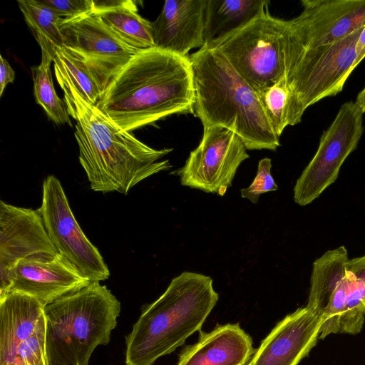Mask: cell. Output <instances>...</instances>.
<instances>
[{"label": "cell", "mask_w": 365, "mask_h": 365, "mask_svg": "<svg viewBox=\"0 0 365 365\" xmlns=\"http://www.w3.org/2000/svg\"><path fill=\"white\" fill-rule=\"evenodd\" d=\"M55 76L68 113L76 120L79 162L93 191L127 195L140 182L172 167L168 160L160 159L173 148L147 145L85 101L68 80Z\"/></svg>", "instance_id": "1"}, {"label": "cell", "mask_w": 365, "mask_h": 365, "mask_svg": "<svg viewBox=\"0 0 365 365\" xmlns=\"http://www.w3.org/2000/svg\"><path fill=\"white\" fill-rule=\"evenodd\" d=\"M189 56L156 47L138 51L110 83L96 106L130 132L178 113H194Z\"/></svg>", "instance_id": "2"}, {"label": "cell", "mask_w": 365, "mask_h": 365, "mask_svg": "<svg viewBox=\"0 0 365 365\" xmlns=\"http://www.w3.org/2000/svg\"><path fill=\"white\" fill-rule=\"evenodd\" d=\"M195 100L193 111L203 128L221 126L235 133L248 150H275L273 132L258 93L217 50L205 46L190 56Z\"/></svg>", "instance_id": "3"}, {"label": "cell", "mask_w": 365, "mask_h": 365, "mask_svg": "<svg viewBox=\"0 0 365 365\" xmlns=\"http://www.w3.org/2000/svg\"><path fill=\"white\" fill-rule=\"evenodd\" d=\"M211 277L183 272L147 304L125 336V365H152L200 329L219 299Z\"/></svg>", "instance_id": "4"}, {"label": "cell", "mask_w": 365, "mask_h": 365, "mask_svg": "<svg viewBox=\"0 0 365 365\" xmlns=\"http://www.w3.org/2000/svg\"><path fill=\"white\" fill-rule=\"evenodd\" d=\"M120 302L106 285L91 282L44 307L49 365H88L117 325Z\"/></svg>", "instance_id": "5"}, {"label": "cell", "mask_w": 365, "mask_h": 365, "mask_svg": "<svg viewBox=\"0 0 365 365\" xmlns=\"http://www.w3.org/2000/svg\"><path fill=\"white\" fill-rule=\"evenodd\" d=\"M362 28L338 41L313 48L301 46L288 35L285 78L290 94L289 125L298 124L309 106L343 90L356 67V45Z\"/></svg>", "instance_id": "6"}, {"label": "cell", "mask_w": 365, "mask_h": 365, "mask_svg": "<svg viewBox=\"0 0 365 365\" xmlns=\"http://www.w3.org/2000/svg\"><path fill=\"white\" fill-rule=\"evenodd\" d=\"M289 21L269 8L235 30L206 44L220 51L259 94L285 76Z\"/></svg>", "instance_id": "7"}, {"label": "cell", "mask_w": 365, "mask_h": 365, "mask_svg": "<svg viewBox=\"0 0 365 365\" xmlns=\"http://www.w3.org/2000/svg\"><path fill=\"white\" fill-rule=\"evenodd\" d=\"M363 114L354 102L341 106L333 122L322 133L316 153L295 183L297 204H310L338 178L341 165L362 136Z\"/></svg>", "instance_id": "8"}, {"label": "cell", "mask_w": 365, "mask_h": 365, "mask_svg": "<svg viewBox=\"0 0 365 365\" xmlns=\"http://www.w3.org/2000/svg\"><path fill=\"white\" fill-rule=\"evenodd\" d=\"M42 185L41 205L38 210L58 253L89 282L108 279L109 269L77 222L59 180L50 175Z\"/></svg>", "instance_id": "9"}, {"label": "cell", "mask_w": 365, "mask_h": 365, "mask_svg": "<svg viewBox=\"0 0 365 365\" xmlns=\"http://www.w3.org/2000/svg\"><path fill=\"white\" fill-rule=\"evenodd\" d=\"M44 307L18 292L0 297V365H49Z\"/></svg>", "instance_id": "10"}, {"label": "cell", "mask_w": 365, "mask_h": 365, "mask_svg": "<svg viewBox=\"0 0 365 365\" xmlns=\"http://www.w3.org/2000/svg\"><path fill=\"white\" fill-rule=\"evenodd\" d=\"M242 139L221 127L204 128L198 146L190 152L185 165L173 172L182 185L223 196L240 165L249 155Z\"/></svg>", "instance_id": "11"}, {"label": "cell", "mask_w": 365, "mask_h": 365, "mask_svg": "<svg viewBox=\"0 0 365 365\" xmlns=\"http://www.w3.org/2000/svg\"><path fill=\"white\" fill-rule=\"evenodd\" d=\"M61 29L64 38L63 46L85 61L103 94L112 80L138 51L122 41L93 13L63 19Z\"/></svg>", "instance_id": "12"}, {"label": "cell", "mask_w": 365, "mask_h": 365, "mask_svg": "<svg viewBox=\"0 0 365 365\" xmlns=\"http://www.w3.org/2000/svg\"><path fill=\"white\" fill-rule=\"evenodd\" d=\"M58 254L38 209L0 201V292L19 262L50 260Z\"/></svg>", "instance_id": "13"}, {"label": "cell", "mask_w": 365, "mask_h": 365, "mask_svg": "<svg viewBox=\"0 0 365 365\" xmlns=\"http://www.w3.org/2000/svg\"><path fill=\"white\" fill-rule=\"evenodd\" d=\"M289 36L304 48L343 39L365 26V0H302Z\"/></svg>", "instance_id": "14"}, {"label": "cell", "mask_w": 365, "mask_h": 365, "mask_svg": "<svg viewBox=\"0 0 365 365\" xmlns=\"http://www.w3.org/2000/svg\"><path fill=\"white\" fill-rule=\"evenodd\" d=\"M321 324L319 314L298 308L277 324L247 365H297L316 345Z\"/></svg>", "instance_id": "15"}, {"label": "cell", "mask_w": 365, "mask_h": 365, "mask_svg": "<svg viewBox=\"0 0 365 365\" xmlns=\"http://www.w3.org/2000/svg\"><path fill=\"white\" fill-rule=\"evenodd\" d=\"M89 282L63 256L50 260H22L11 271L2 297L14 292L37 299L45 306L88 285Z\"/></svg>", "instance_id": "16"}, {"label": "cell", "mask_w": 365, "mask_h": 365, "mask_svg": "<svg viewBox=\"0 0 365 365\" xmlns=\"http://www.w3.org/2000/svg\"><path fill=\"white\" fill-rule=\"evenodd\" d=\"M207 0H166L152 22L156 48L182 56L193 48H202L205 39Z\"/></svg>", "instance_id": "17"}, {"label": "cell", "mask_w": 365, "mask_h": 365, "mask_svg": "<svg viewBox=\"0 0 365 365\" xmlns=\"http://www.w3.org/2000/svg\"><path fill=\"white\" fill-rule=\"evenodd\" d=\"M255 349L239 324H217L200 331L198 341L184 347L177 365H247Z\"/></svg>", "instance_id": "18"}, {"label": "cell", "mask_w": 365, "mask_h": 365, "mask_svg": "<svg viewBox=\"0 0 365 365\" xmlns=\"http://www.w3.org/2000/svg\"><path fill=\"white\" fill-rule=\"evenodd\" d=\"M349 260L347 250L342 245L327 250L313 262L306 307L322 316L333 292L346 275Z\"/></svg>", "instance_id": "19"}, {"label": "cell", "mask_w": 365, "mask_h": 365, "mask_svg": "<svg viewBox=\"0 0 365 365\" xmlns=\"http://www.w3.org/2000/svg\"><path fill=\"white\" fill-rule=\"evenodd\" d=\"M268 0H207L206 44L244 25L269 7Z\"/></svg>", "instance_id": "20"}, {"label": "cell", "mask_w": 365, "mask_h": 365, "mask_svg": "<svg viewBox=\"0 0 365 365\" xmlns=\"http://www.w3.org/2000/svg\"><path fill=\"white\" fill-rule=\"evenodd\" d=\"M17 4L41 51L54 58L56 50L64 45L61 29L63 18L41 0H18Z\"/></svg>", "instance_id": "21"}, {"label": "cell", "mask_w": 365, "mask_h": 365, "mask_svg": "<svg viewBox=\"0 0 365 365\" xmlns=\"http://www.w3.org/2000/svg\"><path fill=\"white\" fill-rule=\"evenodd\" d=\"M96 15L130 47L138 51L155 47L152 22L140 16L138 8L123 7Z\"/></svg>", "instance_id": "22"}, {"label": "cell", "mask_w": 365, "mask_h": 365, "mask_svg": "<svg viewBox=\"0 0 365 365\" xmlns=\"http://www.w3.org/2000/svg\"><path fill=\"white\" fill-rule=\"evenodd\" d=\"M54 73L68 80L88 103L97 106L103 92L85 61L65 46L58 48L53 58Z\"/></svg>", "instance_id": "23"}, {"label": "cell", "mask_w": 365, "mask_h": 365, "mask_svg": "<svg viewBox=\"0 0 365 365\" xmlns=\"http://www.w3.org/2000/svg\"><path fill=\"white\" fill-rule=\"evenodd\" d=\"M53 58L41 51L39 65L31 68L34 95L36 102L44 110L48 117L56 124L72 126L65 101L57 95L51 77V64Z\"/></svg>", "instance_id": "24"}, {"label": "cell", "mask_w": 365, "mask_h": 365, "mask_svg": "<svg viewBox=\"0 0 365 365\" xmlns=\"http://www.w3.org/2000/svg\"><path fill=\"white\" fill-rule=\"evenodd\" d=\"M265 116L279 138L289 125V91L285 76L258 94Z\"/></svg>", "instance_id": "25"}, {"label": "cell", "mask_w": 365, "mask_h": 365, "mask_svg": "<svg viewBox=\"0 0 365 365\" xmlns=\"http://www.w3.org/2000/svg\"><path fill=\"white\" fill-rule=\"evenodd\" d=\"M347 292L341 319V333H359L365 321V287L360 280L346 271Z\"/></svg>", "instance_id": "26"}, {"label": "cell", "mask_w": 365, "mask_h": 365, "mask_svg": "<svg viewBox=\"0 0 365 365\" xmlns=\"http://www.w3.org/2000/svg\"><path fill=\"white\" fill-rule=\"evenodd\" d=\"M347 292L346 273L333 292L329 303L321 318L322 324L319 339H324L329 334L341 333V324L343 317Z\"/></svg>", "instance_id": "27"}, {"label": "cell", "mask_w": 365, "mask_h": 365, "mask_svg": "<svg viewBox=\"0 0 365 365\" xmlns=\"http://www.w3.org/2000/svg\"><path fill=\"white\" fill-rule=\"evenodd\" d=\"M272 160L264 158L259 161L257 175L252 184L247 188L240 190L241 196L253 203L258 202L262 193L278 190V186L271 174Z\"/></svg>", "instance_id": "28"}, {"label": "cell", "mask_w": 365, "mask_h": 365, "mask_svg": "<svg viewBox=\"0 0 365 365\" xmlns=\"http://www.w3.org/2000/svg\"><path fill=\"white\" fill-rule=\"evenodd\" d=\"M63 19L92 13V0H41Z\"/></svg>", "instance_id": "29"}, {"label": "cell", "mask_w": 365, "mask_h": 365, "mask_svg": "<svg viewBox=\"0 0 365 365\" xmlns=\"http://www.w3.org/2000/svg\"><path fill=\"white\" fill-rule=\"evenodd\" d=\"M123 7L137 8V5L131 0H92V13L95 14Z\"/></svg>", "instance_id": "30"}, {"label": "cell", "mask_w": 365, "mask_h": 365, "mask_svg": "<svg viewBox=\"0 0 365 365\" xmlns=\"http://www.w3.org/2000/svg\"><path fill=\"white\" fill-rule=\"evenodd\" d=\"M15 78V73L9 62L0 56V96H2L6 86L13 83Z\"/></svg>", "instance_id": "31"}, {"label": "cell", "mask_w": 365, "mask_h": 365, "mask_svg": "<svg viewBox=\"0 0 365 365\" xmlns=\"http://www.w3.org/2000/svg\"><path fill=\"white\" fill-rule=\"evenodd\" d=\"M347 270L351 272L356 279L362 282L365 287V255L349 259L347 264Z\"/></svg>", "instance_id": "32"}, {"label": "cell", "mask_w": 365, "mask_h": 365, "mask_svg": "<svg viewBox=\"0 0 365 365\" xmlns=\"http://www.w3.org/2000/svg\"><path fill=\"white\" fill-rule=\"evenodd\" d=\"M356 66L365 58V26L362 28L356 45Z\"/></svg>", "instance_id": "33"}, {"label": "cell", "mask_w": 365, "mask_h": 365, "mask_svg": "<svg viewBox=\"0 0 365 365\" xmlns=\"http://www.w3.org/2000/svg\"><path fill=\"white\" fill-rule=\"evenodd\" d=\"M354 103L363 113H365V86L357 95Z\"/></svg>", "instance_id": "34"}]
</instances>
